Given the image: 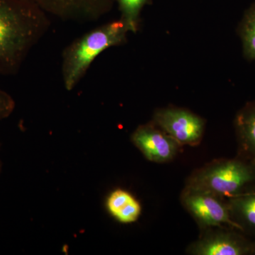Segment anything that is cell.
Wrapping results in <instances>:
<instances>
[{
    "mask_svg": "<svg viewBox=\"0 0 255 255\" xmlns=\"http://www.w3.org/2000/svg\"><path fill=\"white\" fill-rule=\"evenodd\" d=\"M110 214L119 222H135L141 213V206L131 194L122 189L113 191L107 200Z\"/></svg>",
    "mask_w": 255,
    "mask_h": 255,
    "instance_id": "8fae6325",
    "label": "cell"
},
{
    "mask_svg": "<svg viewBox=\"0 0 255 255\" xmlns=\"http://www.w3.org/2000/svg\"><path fill=\"white\" fill-rule=\"evenodd\" d=\"M50 26L48 14L29 1L0 0V75H16Z\"/></svg>",
    "mask_w": 255,
    "mask_h": 255,
    "instance_id": "6da1fadb",
    "label": "cell"
},
{
    "mask_svg": "<svg viewBox=\"0 0 255 255\" xmlns=\"http://www.w3.org/2000/svg\"><path fill=\"white\" fill-rule=\"evenodd\" d=\"M118 3L121 18L126 23L129 31L135 33L138 31L140 13L150 0H115Z\"/></svg>",
    "mask_w": 255,
    "mask_h": 255,
    "instance_id": "4fadbf2b",
    "label": "cell"
},
{
    "mask_svg": "<svg viewBox=\"0 0 255 255\" xmlns=\"http://www.w3.org/2000/svg\"><path fill=\"white\" fill-rule=\"evenodd\" d=\"M129 32L120 18L92 29L70 43L62 54L61 74L65 88L73 90L94 60L108 48L124 44Z\"/></svg>",
    "mask_w": 255,
    "mask_h": 255,
    "instance_id": "7a4b0ae2",
    "label": "cell"
},
{
    "mask_svg": "<svg viewBox=\"0 0 255 255\" xmlns=\"http://www.w3.org/2000/svg\"><path fill=\"white\" fill-rule=\"evenodd\" d=\"M132 140L145 157L152 162H166L173 158L178 142L153 123L137 128Z\"/></svg>",
    "mask_w": 255,
    "mask_h": 255,
    "instance_id": "ba28073f",
    "label": "cell"
},
{
    "mask_svg": "<svg viewBox=\"0 0 255 255\" xmlns=\"http://www.w3.org/2000/svg\"><path fill=\"white\" fill-rule=\"evenodd\" d=\"M255 181V166L243 158L213 162L193 174L187 189L231 198L246 190Z\"/></svg>",
    "mask_w": 255,
    "mask_h": 255,
    "instance_id": "3957f363",
    "label": "cell"
},
{
    "mask_svg": "<svg viewBox=\"0 0 255 255\" xmlns=\"http://www.w3.org/2000/svg\"><path fill=\"white\" fill-rule=\"evenodd\" d=\"M237 230L212 231L189 247L196 255H247L255 254V243L248 241Z\"/></svg>",
    "mask_w": 255,
    "mask_h": 255,
    "instance_id": "52a82bcc",
    "label": "cell"
},
{
    "mask_svg": "<svg viewBox=\"0 0 255 255\" xmlns=\"http://www.w3.org/2000/svg\"><path fill=\"white\" fill-rule=\"evenodd\" d=\"M15 108V102L12 97L0 89V120L7 118Z\"/></svg>",
    "mask_w": 255,
    "mask_h": 255,
    "instance_id": "5bb4252c",
    "label": "cell"
},
{
    "mask_svg": "<svg viewBox=\"0 0 255 255\" xmlns=\"http://www.w3.org/2000/svg\"><path fill=\"white\" fill-rule=\"evenodd\" d=\"M182 203L186 209L204 228H228L243 232L233 221L228 203L221 198L205 191L186 189L182 194Z\"/></svg>",
    "mask_w": 255,
    "mask_h": 255,
    "instance_id": "277c9868",
    "label": "cell"
},
{
    "mask_svg": "<svg viewBox=\"0 0 255 255\" xmlns=\"http://www.w3.org/2000/svg\"><path fill=\"white\" fill-rule=\"evenodd\" d=\"M238 30L245 58L255 60V1L246 10Z\"/></svg>",
    "mask_w": 255,
    "mask_h": 255,
    "instance_id": "7c38bea8",
    "label": "cell"
},
{
    "mask_svg": "<svg viewBox=\"0 0 255 255\" xmlns=\"http://www.w3.org/2000/svg\"><path fill=\"white\" fill-rule=\"evenodd\" d=\"M228 208L233 221L243 229L255 232V192L245 190L229 198Z\"/></svg>",
    "mask_w": 255,
    "mask_h": 255,
    "instance_id": "30bf717a",
    "label": "cell"
},
{
    "mask_svg": "<svg viewBox=\"0 0 255 255\" xmlns=\"http://www.w3.org/2000/svg\"><path fill=\"white\" fill-rule=\"evenodd\" d=\"M234 126L241 158L255 166V100L238 112Z\"/></svg>",
    "mask_w": 255,
    "mask_h": 255,
    "instance_id": "9c48e42d",
    "label": "cell"
},
{
    "mask_svg": "<svg viewBox=\"0 0 255 255\" xmlns=\"http://www.w3.org/2000/svg\"><path fill=\"white\" fill-rule=\"evenodd\" d=\"M46 14L65 21L92 22L108 14L115 0H26Z\"/></svg>",
    "mask_w": 255,
    "mask_h": 255,
    "instance_id": "8992f818",
    "label": "cell"
},
{
    "mask_svg": "<svg viewBox=\"0 0 255 255\" xmlns=\"http://www.w3.org/2000/svg\"><path fill=\"white\" fill-rule=\"evenodd\" d=\"M179 145H195L200 141L205 121L185 109L169 107L156 110L153 122Z\"/></svg>",
    "mask_w": 255,
    "mask_h": 255,
    "instance_id": "5b68a950",
    "label": "cell"
},
{
    "mask_svg": "<svg viewBox=\"0 0 255 255\" xmlns=\"http://www.w3.org/2000/svg\"><path fill=\"white\" fill-rule=\"evenodd\" d=\"M251 190L253 191H254V192H255V187L253 188V189H251Z\"/></svg>",
    "mask_w": 255,
    "mask_h": 255,
    "instance_id": "9a60e30c",
    "label": "cell"
}]
</instances>
